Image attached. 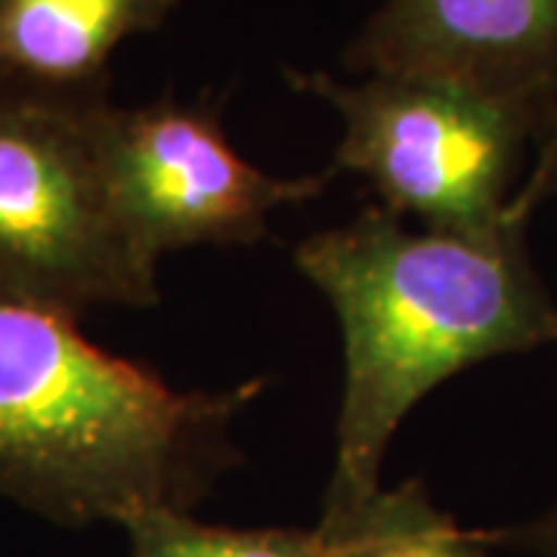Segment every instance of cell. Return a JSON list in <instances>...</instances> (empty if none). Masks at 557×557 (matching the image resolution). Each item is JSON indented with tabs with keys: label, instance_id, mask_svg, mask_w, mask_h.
<instances>
[{
	"label": "cell",
	"instance_id": "cell-6",
	"mask_svg": "<svg viewBox=\"0 0 557 557\" xmlns=\"http://www.w3.org/2000/svg\"><path fill=\"white\" fill-rule=\"evenodd\" d=\"M344 65L449 81L557 131V0H384Z\"/></svg>",
	"mask_w": 557,
	"mask_h": 557
},
{
	"label": "cell",
	"instance_id": "cell-7",
	"mask_svg": "<svg viewBox=\"0 0 557 557\" xmlns=\"http://www.w3.org/2000/svg\"><path fill=\"white\" fill-rule=\"evenodd\" d=\"M177 0H0V81L57 90H109L121 40L156 32Z\"/></svg>",
	"mask_w": 557,
	"mask_h": 557
},
{
	"label": "cell",
	"instance_id": "cell-2",
	"mask_svg": "<svg viewBox=\"0 0 557 557\" xmlns=\"http://www.w3.org/2000/svg\"><path fill=\"white\" fill-rule=\"evenodd\" d=\"M263 387L174 391L78 319L0 300V493L62 527L193 515L242 465L233 421Z\"/></svg>",
	"mask_w": 557,
	"mask_h": 557
},
{
	"label": "cell",
	"instance_id": "cell-10",
	"mask_svg": "<svg viewBox=\"0 0 557 557\" xmlns=\"http://www.w3.org/2000/svg\"><path fill=\"white\" fill-rule=\"evenodd\" d=\"M478 536L490 548H505V552H520L533 557H557V502L545 508L539 518L498 527V530H478Z\"/></svg>",
	"mask_w": 557,
	"mask_h": 557
},
{
	"label": "cell",
	"instance_id": "cell-5",
	"mask_svg": "<svg viewBox=\"0 0 557 557\" xmlns=\"http://www.w3.org/2000/svg\"><path fill=\"white\" fill-rule=\"evenodd\" d=\"M102 164L124 226L152 260L193 245H258L278 208L335 177H276L226 139L214 102L159 100L102 115Z\"/></svg>",
	"mask_w": 557,
	"mask_h": 557
},
{
	"label": "cell",
	"instance_id": "cell-11",
	"mask_svg": "<svg viewBox=\"0 0 557 557\" xmlns=\"http://www.w3.org/2000/svg\"><path fill=\"white\" fill-rule=\"evenodd\" d=\"M530 208H539L545 199H557V131L536 149L533 168L518 193Z\"/></svg>",
	"mask_w": 557,
	"mask_h": 557
},
{
	"label": "cell",
	"instance_id": "cell-8",
	"mask_svg": "<svg viewBox=\"0 0 557 557\" xmlns=\"http://www.w3.org/2000/svg\"><path fill=\"white\" fill-rule=\"evenodd\" d=\"M319 530L335 545V557H496L478 530H461L440 511L421 480L381 486L354 515Z\"/></svg>",
	"mask_w": 557,
	"mask_h": 557
},
{
	"label": "cell",
	"instance_id": "cell-1",
	"mask_svg": "<svg viewBox=\"0 0 557 557\" xmlns=\"http://www.w3.org/2000/svg\"><path fill=\"white\" fill-rule=\"evenodd\" d=\"M533 211L518 196L490 230L416 233L384 205H366L295 245L292 258L329 298L344 338L335 468L319 523L379 493L391 440L437 384L557 344V300L527 245Z\"/></svg>",
	"mask_w": 557,
	"mask_h": 557
},
{
	"label": "cell",
	"instance_id": "cell-9",
	"mask_svg": "<svg viewBox=\"0 0 557 557\" xmlns=\"http://www.w3.org/2000/svg\"><path fill=\"white\" fill-rule=\"evenodd\" d=\"M131 557H335L322 530H233L211 527L183 511H146L124 523Z\"/></svg>",
	"mask_w": 557,
	"mask_h": 557
},
{
	"label": "cell",
	"instance_id": "cell-4",
	"mask_svg": "<svg viewBox=\"0 0 557 557\" xmlns=\"http://www.w3.org/2000/svg\"><path fill=\"white\" fill-rule=\"evenodd\" d=\"M288 81L341 115L332 171L359 174L379 205L421 220V230L480 233L502 223L548 139L527 112L449 81H338L329 72H288Z\"/></svg>",
	"mask_w": 557,
	"mask_h": 557
},
{
	"label": "cell",
	"instance_id": "cell-3",
	"mask_svg": "<svg viewBox=\"0 0 557 557\" xmlns=\"http://www.w3.org/2000/svg\"><path fill=\"white\" fill-rule=\"evenodd\" d=\"M109 102V90L0 81V300L72 319L159 300V260L124 226L106 180Z\"/></svg>",
	"mask_w": 557,
	"mask_h": 557
}]
</instances>
